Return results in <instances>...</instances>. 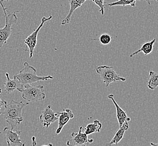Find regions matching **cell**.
I'll return each instance as SVG.
<instances>
[{"label": "cell", "instance_id": "obj_25", "mask_svg": "<svg viewBox=\"0 0 158 146\" xmlns=\"http://www.w3.org/2000/svg\"><path fill=\"white\" fill-rule=\"evenodd\" d=\"M53 146V145H52V143H49V144H46V145H42V146Z\"/></svg>", "mask_w": 158, "mask_h": 146}, {"label": "cell", "instance_id": "obj_13", "mask_svg": "<svg viewBox=\"0 0 158 146\" xmlns=\"http://www.w3.org/2000/svg\"><path fill=\"white\" fill-rule=\"evenodd\" d=\"M114 95L110 94L109 95H108V98L110 99L115 107L117 120L118 121L119 127H120L125 121H130L131 120V119L127 116L126 112L124 111L120 107V106L117 103V102L115 101V100L114 99Z\"/></svg>", "mask_w": 158, "mask_h": 146}, {"label": "cell", "instance_id": "obj_7", "mask_svg": "<svg viewBox=\"0 0 158 146\" xmlns=\"http://www.w3.org/2000/svg\"><path fill=\"white\" fill-rule=\"evenodd\" d=\"M82 127H80L78 133L73 132L71 134L72 138L68 140L67 146H87L89 144L93 143L94 140H89L87 136L84 132H82Z\"/></svg>", "mask_w": 158, "mask_h": 146}, {"label": "cell", "instance_id": "obj_10", "mask_svg": "<svg viewBox=\"0 0 158 146\" xmlns=\"http://www.w3.org/2000/svg\"><path fill=\"white\" fill-rule=\"evenodd\" d=\"M56 114L58 117L59 124L55 133L56 135H58L61 132L64 126L70 120L74 118V115L73 114L72 110L69 108L63 109L60 112H57Z\"/></svg>", "mask_w": 158, "mask_h": 146}, {"label": "cell", "instance_id": "obj_18", "mask_svg": "<svg viewBox=\"0 0 158 146\" xmlns=\"http://www.w3.org/2000/svg\"><path fill=\"white\" fill-rule=\"evenodd\" d=\"M139 0H118L116 2L108 3V5L110 7L118 6H131L135 7L136 6V2Z\"/></svg>", "mask_w": 158, "mask_h": 146}, {"label": "cell", "instance_id": "obj_1", "mask_svg": "<svg viewBox=\"0 0 158 146\" xmlns=\"http://www.w3.org/2000/svg\"><path fill=\"white\" fill-rule=\"evenodd\" d=\"M29 105V103H24L22 101L11 100L7 102L4 106L5 110L2 114L10 128L13 130L18 127L23 121L22 111L23 108Z\"/></svg>", "mask_w": 158, "mask_h": 146}, {"label": "cell", "instance_id": "obj_17", "mask_svg": "<svg viewBox=\"0 0 158 146\" xmlns=\"http://www.w3.org/2000/svg\"><path fill=\"white\" fill-rule=\"evenodd\" d=\"M149 89L154 90L158 87V74L153 71L149 72V79L148 82Z\"/></svg>", "mask_w": 158, "mask_h": 146}, {"label": "cell", "instance_id": "obj_3", "mask_svg": "<svg viewBox=\"0 0 158 146\" xmlns=\"http://www.w3.org/2000/svg\"><path fill=\"white\" fill-rule=\"evenodd\" d=\"M0 5L5 16V25L2 28L0 29V48L3 45H6L7 40L10 38L12 32V26L16 24L18 22V17L16 13H19V11H15L12 14H7V8L5 7L2 2H0Z\"/></svg>", "mask_w": 158, "mask_h": 146}, {"label": "cell", "instance_id": "obj_24", "mask_svg": "<svg viewBox=\"0 0 158 146\" xmlns=\"http://www.w3.org/2000/svg\"><path fill=\"white\" fill-rule=\"evenodd\" d=\"M152 146H158V143H150Z\"/></svg>", "mask_w": 158, "mask_h": 146}, {"label": "cell", "instance_id": "obj_22", "mask_svg": "<svg viewBox=\"0 0 158 146\" xmlns=\"http://www.w3.org/2000/svg\"><path fill=\"white\" fill-rule=\"evenodd\" d=\"M32 146H37V142L35 136L32 137Z\"/></svg>", "mask_w": 158, "mask_h": 146}, {"label": "cell", "instance_id": "obj_19", "mask_svg": "<svg viewBox=\"0 0 158 146\" xmlns=\"http://www.w3.org/2000/svg\"><path fill=\"white\" fill-rule=\"evenodd\" d=\"M111 37L108 33H103L99 37V41L102 45H109L111 41Z\"/></svg>", "mask_w": 158, "mask_h": 146}, {"label": "cell", "instance_id": "obj_12", "mask_svg": "<svg viewBox=\"0 0 158 146\" xmlns=\"http://www.w3.org/2000/svg\"><path fill=\"white\" fill-rule=\"evenodd\" d=\"M67 1H68L70 5L69 11L68 14L67 16L60 23V24L62 26L68 24L71 20V18L73 15V13L75 11V10L80 7L82 6L83 4L88 0H67Z\"/></svg>", "mask_w": 158, "mask_h": 146}, {"label": "cell", "instance_id": "obj_5", "mask_svg": "<svg viewBox=\"0 0 158 146\" xmlns=\"http://www.w3.org/2000/svg\"><path fill=\"white\" fill-rule=\"evenodd\" d=\"M96 71L100 76L106 87H108L112 83L126 81V78L118 74L113 67L101 65L96 68Z\"/></svg>", "mask_w": 158, "mask_h": 146}, {"label": "cell", "instance_id": "obj_20", "mask_svg": "<svg viewBox=\"0 0 158 146\" xmlns=\"http://www.w3.org/2000/svg\"><path fill=\"white\" fill-rule=\"evenodd\" d=\"M92 1L99 7V12L101 13L102 15H104L105 14L104 4L106 3V2H105V0H92Z\"/></svg>", "mask_w": 158, "mask_h": 146}, {"label": "cell", "instance_id": "obj_14", "mask_svg": "<svg viewBox=\"0 0 158 146\" xmlns=\"http://www.w3.org/2000/svg\"><path fill=\"white\" fill-rule=\"evenodd\" d=\"M128 129H129L128 121H126L120 127H119V129L116 132L113 139L111 140L110 142L107 143L105 146H111L113 144H118L119 143L120 140L123 139L125 132Z\"/></svg>", "mask_w": 158, "mask_h": 146}, {"label": "cell", "instance_id": "obj_15", "mask_svg": "<svg viewBox=\"0 0 158 146\" xmlns=\"http://www.w3.org/2000/svg\"><path fill=\"white\" fill-rule=\"evenodd\" d=\"M155 41H156V39L154 38L151 41L146 42L145 43H144L139 50L134 52L132 54L130 55V57H133L136 55L138 54L139 53L141 52H143L145 56H147L150 54H151L152 51L153 50V47H154V45L155 43Z\"/></svg>", "mask_w": 158, "mask_h": 146}, {"label": "cell", "instance_id": "obj_9", "mask_svg": "<svg viewBox=\"0 0 158 146\" xmlns=\"http://www.w3.org/2000/svg\"><path fill=\"white\" fill-rule=\"evenodd\" d=\"M40 120L43 127L46 128H48L51 124L58 120L56 114L52 110L50 105L48 106L42 111L41 114L40 116Z\"/></svg>", "mask_w": 158, "mask_h": 146}, {"label": "cell", "instance_id": "obj_26", "mask_svg": "<svg viewBox=\"0 0 158 146\" xmlns=\"http://www.w3.org/2000/svg\"><path fill=\"white\" fill-rule=\"evenodd\" d=\"M10 1V0H0V2H3V1Z\"/></svg>", "mask_w": 158, "mask_h": 146}, {"label": "cell", "instance_id": "obj_4", "mask_svg": "<svg viewBox=\"0 0 158 146\" xmlns=\"http://www.w3.org/2000/svg\"><path fill=\"white\" fill-rule=\"evenodd\" d=\"M20 92L22 93L23 99L28 102L40 101L46 98L44 87L42 85H25Z\"/></svg>", "mask_w": 158, "mask_h": 146}, {"label": "cell", "instance_id": "obj_16", "mask_svg": "<svg viewBox=\"0 0 158 146\" xmlns=\"http://www.w3.org/2000/svg\"><path fill=\"white\" fill-rule=\"evenodd\" d=\"M102 125L100 121L95 120L91 124H89L85 127L84 133L87 135H91L92 134L98 133L100 132Z\"/></svg>", "mask_w": 158, "mask_h": 146}, {"label": "cell", "instance_id": "obj_23", "mask_svg": "<svg viewBox=\"0 0 158 146\" xmlns=\"http://www.w3.org/2000/svg\"><path fill=\"white\" fill-rule=\"evenodd\" d=\"M145 1H146L147 3H148L149 5H150L151 3H152V1H158V0H144Z\"/></svg>", "mask_w": 158, "mask_h": 146}, {"label": "cell", "instance_id": "obj_8", "mask_svg": "<svg viewBox=\"0 0 158 146\" xmlns=\"http://www.w3.org/2000/svg\"><path fill=\"white\" fill-rule=\"evenodd\" d=\"M7 143L9 146H25L26 143H23L20 139L21 131H14L10 127H5L3 129Z\"/></svg>", "mask_w": 158, "mask_h": 146}, {"label": "cell", "instance_id": "obj_11", "mask_svg": "<svg viewBox=\"0 0 158 146\" xmlns=\"http://www.w3.org/2000/svg\"><path fill=\"white\" fill-rule=\"evenodd\" d=\"M5 75L6 77V81L3 83L5 86V92L6 94H10L16 90L20 92L24 86L19 82V80L16 79V78L11 79L10 78L9 73H5Z\"/></svg>", "mask_w": 158, "mask_h": 146}, {"label": "cell", "instance_id": "obj_27", "mask_svg": "<svg viewBox=\"0 0 158 146\" xmlns=\"http://www.w3.org/2000/svg\"><path fill=\"white\" fill-rule=\"evenodd\" d=\"M1 133V132H0V134Z\"/></svg>", "mask_w": 158, "mask_h": 146}, {"label": "cell", "instance_id": "obj_2", "mask_svg": "<svg viewBox=\"0 0 158 146\" xmlns=\"http://www.w3.org/2000/svg\"><path fill=\"white\" fill-rule=\"evenodd\" d=\"M14 78L18 80L23 86L31 85L33 83L40 81H46L48 79H53L54 77L51 75L38 76L37 70L27 62L24 63V67L18 74L14 76Z\"/></svg>", "mask_w": 158, "mask_h": 146}, {"label": "cell", "instance_id": "obj_6", "mask_svg": "<svg viewBox=\"0 0 158 146\" xmlns=\"http://www.w3.org/2000/svg\"><path fill=\"white\" fill-rule=\"evenodd\" d=\"M52 18V15H50L48 17H43L41 19V22L37 27V28L35 29V30L25 38V40L24 41V43L27 47V48H25V51L29 52L30 58H32L33 56L35 48L37 43V37L40 30H41V29L44 24L50 21Z\"/></svg>", "mask_w": 158, "mask_h": 146}, {"label": "cell", "instance_id": "obj_21", "mask_svg": "<svg viewBox=\"0 0 158 146\" xmlns=\"http://www.w3.org/2000/svg\"><path fill=\"white\" fill-rule=\"evenodd\" d=\"M2 89H0V95L2 93ZM7 101L4 100V99L2 100V99H1V97H0V115L2 114V112H1V108H2V107H4V106H5V105L7 103Z\"/></svg>", "mask_w": 158, "mask_h": 146}]
</instances>
